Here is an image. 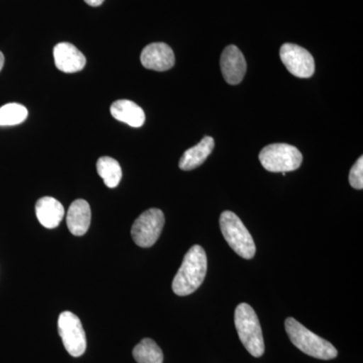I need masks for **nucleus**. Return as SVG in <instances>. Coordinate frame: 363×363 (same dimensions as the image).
<instances>
[{
	"label": "nucleus",
	"instance_id": "nucleus-20",
	"mask_svg": "<svg viewBox=\"0 0 363 363\" xmlns=\"http://www.w3.org/2000/svg\"><path fill=\"white\" fill-rule=\"evenodd\" d=\"M86 4H88V6H100L102 4H104V0H84Z\"/></svg>",
	"mask_w": 363,
	"mask_h": 363
},
{
	"label": "nucleus",
	"instance_id": "nucleus-7",
	"mask_svg": "<svg viewBox=\"0 0 363 363\" xmlns=\"http://www.w3.org/2000/svg\"><path fill=\"white\" fill-rule=\"evenodd\" d=\"M59 334L69 354L79 357L84 354L87 340L80 319L72 312L61 313L58 319Z\"/></svg>",
	"mask_w": 363,
	"mask_h": 363
},
{
	"label": "nucleus",
	"instance_id": "nucleus-21",
	"mask_svg": "<svg viewBox=\"0 0 363 363\" xmlns=\"http://www.w3.org/2000/svg\"><path fill=\"white\" fill-rule=\"evenodd\" d=\"M4 54H2L1 52H0V71L2 70V68H4Z\"/></svg>",
	"mask_w": 363,
	"mask_h": 363
},
{
	"label": "nucleus",
	"instance_id": "nucleus-4",
	"mask_svg": "<svg viewBox=\"0 0 363 363\" xmlns=\"http://www.w3.org/2000/svg\"><path fill=\"white\" fill-rule=\"evenodd\" d=\"M220 229L229 247L242 259L255 257L257 247L252 234L247 230L240 217L231 211H224L220 216Z\"/></svg>",
	"mask_w": 363,
	"mask_h": 363
},
{
	"label": "nucleus",
	"instance_id": "nucleus-11",
	"mask_svg": "<svg viewBox=\"0 0 363 363\" xmlns=\"http://www.w3.org/2000/svg\"><path fill=\"white\" fill-rule=\"evenodd\" d=\"M54 59L57 68L64 73H76L83 70L86 65L83 52L70 43H60L55 45Z\"/></svg>",
	"mask_w": 363,
	"mask_h": 363
},
{
	"label": "nucleus",
	"instance_id": "nucleus-6",
	"mask_svg": "<svg viewBox=\"0 0 363 363\" xmlns=\"http://www.w3.org/2000/svg\"><path fill=\"white\" fill-rule=\"evenodd\" d=\"M164 225V215L157 208L143 212L131 227V236L135 245L150 247L157 242Z\"/></svg>",
	"mask_w": 363,
	"mask_h": 363
},
{
	"label": "nucleus",
	"instance_id": "nucleus-10",
	"mask_svg": "<svg viewBox=\"0 0 363 363\" xmlns=\"http://www.w3.org/2000/svg\"><path fill=\"white\" fill-rule=\"evenodd\" d=\"M140 61L145 68L154 71H167L175 65V55L164 43H152L143 50Z\"/></svg>",
	"mask_w": 363,
	"mask_h": 363
},
{
	"label": "nucleus",
	"instance_id": "nucleus-2",
	"mask_svg": "<svg viewBox=\"0 0 363 363\" xmlns=\"http://www.w3.org/2000/svg\"><path fill=\"white\" fill-rule=\"evenodd\" d=\"M285 327L286 334L294 345L306 354L322 360H330L337 357V350L329 341L313 333L295 318H288Z\"/></svg>",
	"mask_w": 363,
	"mask_h": 363
},
{
	"label": "nucleus",
	"instance_id": "nucleus-19",
	"mask_svg": "<svg viewBox=\"0 0 363 363\" xmlns=\"http://www.w3.org/2000/svg\"><path fill=\"white\" fill-rule=\"evenodd\" d=\"M350 183L351 187L357 190L363 189V157H360L357 162L353 164L350 173Z\"/></svg>",
	"mask_w": 363,
	"mask_h": 363
},
{
	"label": "nucleus",
	"instance_id": "nucleus-3",
	"mask_svg": "<svg viewBox=\"0 0 363 363\" xmlns=\"http://www.w3.org/2000/svg\"><path fill=\"white\" fill-rule=\"evenodd\" d=\"M234 323L245 350L252 357H262L264 353V336L255 310L247 303L238 305L234 314Z\"/></svg>",
	"mask_w": 363,
	"mask_h": 363
},
{
	"label": "nucleus",
	"instance_id": "nucleus-18",
	"mask_svg": "<svg viewBox=\"0 0 363 363\" xmlns=\"http://www.w3.org/2000/svg\"><path fill=\"white\" fill-rule=\"evenodd\" d=\"M28 116V109L18 104H7L0 107V126H13L23 123Z\"/></svg>",
	"mask_w": 363,
	"mask_h": 363
},
{
	"label": "nucleus",
	"instance_id": "nucleus-14",
	"mask_svg": "<svg viewBox=\"0 0 363 363\" xmlns=\"http://www.w3.org/2000/svg\"><path fill=\"white\" fill-rule=\"evenodd\" d=\"M111 116L116 121L128 124L131 128H140L145 121L142 107L130 100H117L111 107Z\"/></svg>",
	"mask_w": 363,
	"mask_h": 363
},
{
	"label": "nucleus",
	"instance_id": "nucleus-9",
	"mask_svg": "<svg viewBox=\"0 0 363 363\" xmlns=\"http://www.w3.org/2000/svg\"><path fill=\"white\" fill-rule=\"evenodd\" d=\"M222 75L230 85L240 84L247 73V61L236 45H228L221 55Z\"/></svg>",
	"mask_w": 363,
	"mask_h": 363
},
{
	"label": "nucleus",
	"instance_id": "nucleus-1",
	"mask_svg": "<svg viewBox=\"0 0 363 363\" xmlns=\"http://www.w3.org/2000/svg\"><path fill=\"white\" fill-rule=\"evenodd\" d=\"M206 274V252L200 245H194L186 253L182 266L173 279L172 288L174 293L181 297L191 295L202 285Z\"/></svg>",
	"mask_w": 363,
	"mask_h": 363
},
{
	"label": "nucleus",
	"instance_id": "nucleus-15",
	"mask_svg": "<svg viewBox=\"0 0 363 363\" xmlns=\"http://www.w3.org/2000/svg\"><path fill=\"white\" fill-rule=\"evenodd\" d=\"M214 145L213 138L211 136H205L198 145L184 152L179 162V167L183 171H192L198 168L206 161L207 157L213 150Z\"/></svg>",
	"mask_w": 363,
	"mask_h": 363
},
{
	"label": "nucleus",
	"instance_id": "nucleus-13",
	"mask_svg": "<svg viewBox=\"0 0 363 363\" xmlns=\"http://www.w3.org/2000/svg\"><path fill=\"white\" fill-rule=\"evenodd\" d=\"M38 220L48 229L56 228L65 215L63 205L52 197H43L35 204Z\"/></svg>",
	"mask_w": 363,
	"mask_h": 363
},
{
	"label": "nucleus",
	"instance_id": "nucleus-16",
	"mask_svg": "<svg viewBox=\"0 0 363 363\" xmlns=\"http://www.w3.org/2000/svg\"><path fill=\"white\" fill-rule=\"evenodd\" d=\"M97 173L108 188H116L123 178L121 164L111 157H102L97 161Z\"/></svg>",
	"mask_w": 363,
	"mask_h": 363
},
{
	"label": "nucleus",
	"instance_id": "nucleus-5",
	"mask_svg": "<svg viewBox=\"0 0 363 363\" xmlns=\"http://www.w3.org/2000/svg\"><path fill=\"white\" fill-rule=\"evenodd\" d=\"M259 161L272 173H288L300 168L303 156L297 147L286 143H272L259 152Z\"/></svg>",
	"mask_w": 363,
	"mask_h": 363
},
{
	"label": "nucleus",
	"instance_id": "nucleus-17",
	"mask_svg": "<svg viewBox=\"0 0 363 363\" xmlns=\"http://www.w3.org/2000/svg\"><path fill=\"white\" fill-rule=\"evenodd\" d=\"M133 357L138 363H162L164 354L152 339L145 338L133 348Z\"/></svg>",
	"mask_w": 363,
	"mask_h": 363
},
{
	"label": "nucleus",
	"instance_id": "nucleus-12",
	"mask_svg": "<svg viewBox=\"0 0 363 363\" xmlns=\"http://www.w3.org/2000/svg\"><path fill=\"white\" fill-rule=\"evenodd\" d=\"M91 223V208L87 201L78 199L72 203L67 213V226L76 236H82L87 233Z\"/></svg>",
	"mask_w": 363,
	"mask_h": 363
},
{
	"label": "nucleus",
	"instance_id": "nucleus-8",
	"mask_svg": "<svg viewBox=\"0 0 363 363\" xmlns=\"http://www.w3.org/2000/svg\"><path fill=\"white\" fill-rule=\"evenodd\" d=\"M279 56L288 71L296 77L310 78L314 74V58L304 48L295 44H284Z\"/></svg>",
	"mask_w": 363,
	"mask_h": 363
}]
</instances>
